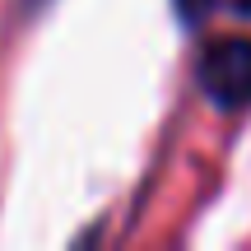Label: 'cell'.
I'll use <instances>...</instances> for the list:
<instances>
[{
    "mask_svg": "<svg viewBox=\"0 0 251 251\" xmlns=\"http://www.w3.org/2000/svg\"><path fill=\"white\" fill-rule=\"evenodd\" d=\"M200 89L219 107H247L251 102V37H219L200 56Z\"/></svg>",
    "mask_w": 251,
    "mask_h": 251,
    "instance_id": "6da1fadb",
    "label": "cell"
},
{
    "mask_svg": "<svg viewBox=\"0 0 251 251\" xmlns=\"http://www.w3.org/2000/svg\"><path fill=\"white\" fill-rule=\"evenodd\" d=\"M28 5H47V0H28Z\"/></svg>",
    "mask_w": 251,
    "mask_h": 251,
    "instance_id": "7a4b0ae2",
    "label": "cell"
}]
</instances>
